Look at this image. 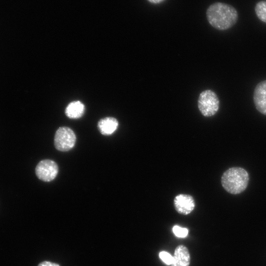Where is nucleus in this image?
<instances>
[{
	"label": "nucleus",
	"instance_id": "1",
	"mask_svg": "<svg viewBox=\"0 0 266 266\" xmlns=\"http://www.w3.org/2000/svg\"><path fill=\"white\" fill-rule=\"evenodd\" d=\"M207 20L214 28L220 30H227L237 22L238 14L236 9L232 5L221 2L211 4L206 12Z\"/></svg>",
	"mask_w": 266,
	"mask_h": 266
},
{
	"label": "nucleus",
	"instance_id": "2",
	"mask_svg": "<svg viewBox=\"0 0 266 266\" xmlns=\"http://www.w3.org/2000/svg\"><path fill=\"white\" fill-rule=\"evenodd\" d=\"M249 180V174L245 169L240 167H232L223 174L221 184L227 192L237 195L246 189Z\"/></svg>",
	"mask_w": 266,
	"mask_h": 266
},
{
	"label": "nucleus",
	"instance_id": "3",
	"mask_svg": "<svg viewBox=\"0 0 266 266\" xmlns=\"http://www.w3.org/2000/svg\"><path fill=\"white\" fill-rule=\"evenodd\" d=\"M219 100L216 93L211 90L202 91L198 100L199 109L205 117L214 115L219 108Z\"/></svg>",
	"mask_w": 266,
	"mask_h": 266
},
{
	"label": "nucleus",
	"instance_id": "4",
	"mask_svg": "<svg viewBox=\"0 0 266 266\" xmlns=\"http://www.w3.org/2000/svg\"><path fill=\"white\" fill-rule=\"evenodd\" d=\"M76 140V135L72 129L67 127H62L55 133L54 145L60 151H68L74 146Z\"/></svg>",
	"mask_w": 266,
	"mask_h": 266
},
{
	"label": "nucleus",
	"instance_id": "5",
	"mask_svg": "<svg viewBox=\"0 0 266 266\" xmlns=\"http://www.w3.org/2000/svg\"><path fill=\"white\" fill-rule=\"evenodd\" d=\"M58 173L57 164L53 161L46 159L39 162L35 167L37 177L44 182L54 180Z\"/></svg>",
	"mask_w": 266,
	"mask_h": 266
},
{
	"label": "nucleus",
	"instance_id": "6",
	"mask_svg": "<svg viewBox=\"0 0 266 266\" xmlns=\"http://www.w3.org/2000/svg\"><path fill=\"white\" fill-rule=\"evenodd\" d=\"M174 206L178 213L186 215L193 211L195 207V202L191 196L179 194L174 199Z\"/></svg>",
	"mask_w": 266,
	"mask_h": 266
},
{
	"label": "nucleus",
	"instance_id": "7",
	"mask_svg": "<svg viewBox=\"0 0 266 266\" xmlns=\"http://www.w3.org/2000/svg\"><path fill=\"white\" fill-rule=\"evenodd\" d=\"M253 100L257 110L266 115V80L260 82L256 86Z\"/></svg>",
	"mask_w": 266,
	"mask_h": 266
},
{
	"label": "nucleus",
	"instance_id": "8",
	"mask_svg": "<svg viewBox=\"0 0 266 266\" xmlns=\"http://www.w3.org/2000/svg\"><path fill=\"white\" fill-rule=\"evenodd\" d=\"M190 262V253L188 248L184 245L177 246L172 256L171 266H189Z\"/></svg>",
	"mask_w": 266,
	"mask_h": 266
},
{
	"label": "nucleus",
	"instance_id": "9",
	"mask_svg": "<svg viewBox=\"0 0 266 266\" xmlns=\"http://www.w3.org/2000/svg\"><path fill=\"white\" fill-rule=\"evenodd\" d=\"M118 126L117 120L112 117H106L101 119L98 123V128L101 134L104 135L112 134Z\"/></svg>",
	"mask_w": 266,
	"mask_h": 266
},
{
	"label": "nucleus",
	"instance_id": "10",
	"mask_svg": "<svg viewBox=\"0 0 266 266\" xmlns=\"http://www.w3.org/2000/svg\"><path fill=\"white\" fill-rule=\"evenodd\" d=\"M85 110V105L81 101L74 100L68 104L65 109V114L69 119H76L83 115Z\"/></svg>",
	"mask_w": 266,
	"mask_h": 266
},
{
	"label": "nucleus",
	"instance_id": "11",
	"mask_svg": "<svg viewBox=\"0 0 266 266\" xmlns=\"http://www.w3.org/2000/svg\"><path fill=\"white\" fill-rule=\"evenodd\" d=\"M255 11L257 17L266 23V0L260 1L256 3Z\"/></svg>",
	"mask_w": 266,
	"mask_h": 266
},
{
	"label": "nucleus",
	"instance_id": "12",
	"mask_svg": "<svg viewBox=\"0 0 266 266\" xmlns=\"http://www.w3.org/2000/svg\"><path fill=\"white\" fill-rule=\"evenodd\" d=\"M172 232L177 237L184 238L188 235L189 231L187 228L175 225L172 228Z\"/></svg>",
	"mask_w": 266,
	"mask_h": 266
},
{
	"label": "nucleus",
	"instance_id": "13",
	"mask_svg": "<svg viewBox=\"0 0 266 266\" xmlns=\"http://www.w3.org/2000/svg\"><path fill=\"white\" fill-rule=\"evenodd\" d=\"M160 259L167 265H171L172 262V256L166 251H161L159 253Z\"/></svg>",
	"mask_w": 266,
	"mask_h": 266
},
{
	"label": "nucleus",
	"instance_id": "14",
	"mask_svg": "<svg viewBox=\"0 0 266 266\" xmlns=\"http://www.w3.org/2000/svg\"><path fill=\"white\" fill-rule=\"evenodd\" d=\"M38 266H60L58 264L52 263L49 261H43L40 263Z\"/></svg>",
	"mask_w": 266,
	"mask_h": 266
},
{
	"label": "nucleus",
	"instance_id": "15",
	"mask_svg": "<svg viewBox=\"0 0 266 266\" xmlns=\"http://www.w3.org/2000/svg\"><path fill=\"white\" fill-rule=\"evenodd\" d=\"M150 3L154 4H160L165 0H147Z\"/></svg>",
	"mask_w": 266,
	"mask_h": 266
}]
</instances>
